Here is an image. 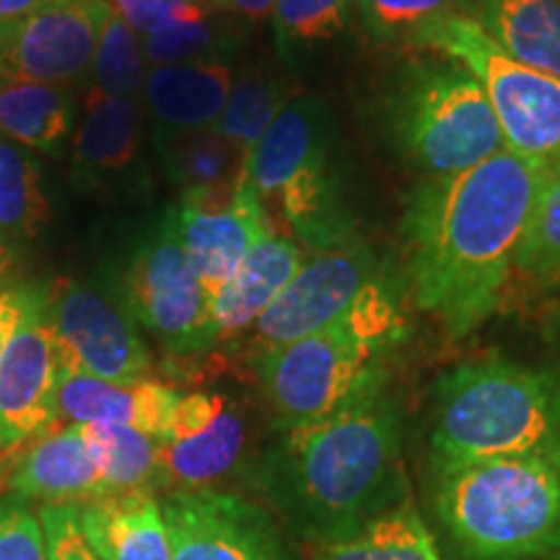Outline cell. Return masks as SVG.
<instances>
[{"instance_id":"1","label":"cell","mask_w":560,"mask_h":560,"mask_svg":"<svg viewBox=\"0 0 560 560\" xmlns=\"http://www.w3.org/2000/svg\"><path fill=\"white\" fill-rule=\"evenodd\" d=\"M545 166L503 149L467 172L423 179L405 198L412 296L452 338L499 310Z\"/></svg>"},{"instance_id":"2","label":"cell","mask_w":560,"mask_h":560,"mask_svg":"<svg viewBox=\"0 0 560 560\" xmlns=\"http://www.w3.org/2000/svg\"><path fill=\"white\" fill-rule=\"evenodd\" d=\"M252 478L301 540L353 535L410 501L395 405L382 389L332 416L276 425Z\"/></svg>"},{"instance_id":"3","label":"cell","mask_w":560,"mask_h":560,"mask_svg":"<svg viewBox=\"0 0 560 560\" xmlns=\"http://www.w3.org/2000/svg\"><path fill=\"white\" fill-rule=\"evenodd\" d=\"M405 330L400 283L384 270L335 325L252 355L276 425L310 423L382 392Z\"/></svg>"},{"instance_id":"4","label":"cell","mask_w":560,"mask_h":560,"mask_svg":"<svg viewBox=\"0 0 560 560\" xmlns=\"http://www.w3.org/2000/svg\"><path fill=\"white\" fill-rule=\"evenodd\" d=\"M503 457H560V371L490 355L436 382L431 467Z\"/></svg>"},{"instance_id":"5","label":"cell","mask_w":560,"mask_h":560,"mask_svg":"<svg viewBox=\"0 0 560 560\" xmlns=\"http://www.w3.org/2000/svg\"><path fill=\"white\" fill-rule=\"evenodd\" d=\"M433 511L467 560L560 556V457L431 467Z\"/></svg>"},{"instance_id":"6","label":"cell","mask_w":560,"mask_h":560,"mask_svg":"<svg viewBox=\"0 0 560 560\" xmlns=\"http://www.w3.org/2000/svg\"><path fill=\"white\" fill-rule=\"evenodd\" d=\"M382 128L425 179L467 172L506 149L486 91L452 60H416L389 81Z\"/></svg>"},{"instance_id":"7","label":"cell","mask_w":560,"mask_h":560,"mask_svg":"<svg viewBox=\"0 0 560 560\" xmlns=\"http://www.w3.org/2000/svg\"><path fill=\"white\" fill-rule=\"evenodd\" d=\"M412 47L446 55L480 83L506 151L535 164L560 161V79L516 62L472 16L425 26Z\"/></svg>"},{"instance_id":"8","label":"cell","mask_w":560,"mask_h":560,"mask_svg":"<svg viewBox=\"0 0 560 560\" xmlns=\"http://www.w3.org/2000/svg\"><path fill=\"white\" fill-rule=\"evenodd\" d=\"M112 285L138 327L170 353L195 355L221 340L210 296L182 247L174 206L161 210L130 244Z\"/></svg>"},{"instance_id":"9","label":"cell","mask_w":560,"mask_h":560,"mask_svg":"<svg viewBox=\"0 0 560 560\" xmlns=\"http://www.w3.org/2000/svg\"><path fill=\"white\" fill-rule=\"evenodd\" d=\"M47 310L66 369L104 382H136L151 369L149 342L112 280L66 283Z\"/></svg>"},{"instance_id":"10","label":"cell","mask_w":560,"mask_h":560,"mask_svg":"<svg viewBox=\"0 0 560 560\" xmlns=\"http://www.w3.org/2000/svg\"><path fill=\"white\" fill-rule=\"evenodd\" d=\"M384 270L380 255L363 240L317 252L255 322V353L335 325Z\"/></svg>"},{"instance_id":"11","label":"cell","mask_w":560,"mask_h":560,"mask_svg":"<svg viewBox=\"0 0 560 560\" xmlns=\"http://www.w3.org/2000/svg\"><path fill=\"white\" fill-rule=\"evenodd\" d=\"M172 560H291L276 520L219 488L172 490L164 501Z\"/></svg>"},{"instance_id":"12","label":"cell","mask_w":560,"mask_h":560,"mask_svg":"<svg viewBox=\"0 0 560 560\" xmlns=\"http://www.w3.org/2000/svg\"><path fill=\"white\" fill-rule=\"evenodd\" d=\"M109 0H70L24 19L0 21V86L86 81Z\"/></svg>"},{"instance_id":"13","label":"cell","mask_w":560,"mask_h":560,"mask_svg":"<svg viewBox=\"0 0 560 560\" xmlns=\"http://www.w3.org/2000/svg\"><path fill=\"white\" fill-rule=\"evenodd\" d=\"M47 304L50 296L34 306L0 359V450L37 436L58 418L66 363Z\"/></svg>"},{"instance_id":"14","label":"cell","mask_w":560,"mask_h":560,"mask_svg":"<svg viewBox=\"0 0 560 560\" xmlns=\"http://www.w3.org/2000/svg\"><path fill=\"white\" fill-rule=\"evenodd\" d=\"M143 112L138 100L89 89L70 153V182L86 195H125L143 187Z\"/></svg>"},{"instance_id":"15","label":"cell","mask_w":560,"mask_h":560,"mask_svg":"<svg viewBox=\"0 0 560 560\" xmlns=\"http://www.w3.org/2000/svg\"><path fill=\"white\" fill-rule=\"evenodd\" d=\"M247 423L221 392L182 395L170 433L159 441L166 480L177 490L210 488L242 459Z\"/></svg>"},{"instance_id":"16","label":"cell","mask_w":560,"mask_h":560,"mask_svg":"<svg viewBox=\"0 0 560 560\" xmlns=\"http://www.w3.org/2000/svg\"><path fill=\"white\" fill-rule=\"evenodd\" d=\"M174 208L182 247L210 301L234 278L252 244L272 231L260 198L244 185H236L223 206L198 208L179 202Z\"/></svg>"},{"instance_id":"17","label":"cell","mask_w":560,"mask_h":560,"mask_svg":"<svg viewBox=\"0 0 560 560\" xmlns=\"http://www.w3.org/2000/svg\"><path fill=\"white\" fill-rule=\"evenodd\" d=\"M335 151L332 112L319 96H296L280 109L265 136L247 151L236 185L272 200L296 172Z\"/></svg>"},{"instance_id":"18","label":"cell","mask_w":560,"mask_h":560,"mask_svg":"<svg viewBox=\"0 0 560 560\" xmlns=\"http://www.w3.org/2000/svg\"><path fill=\"white\" fill-rule=\"evenodd\" d=\"M182 392L161 382H104L66 369L58 395V416L70 423L130 425L161 441L170 433Z\"/></svg>"},{"instance_id":"19","label":"cell","mask_w":560,"mask_h":560,"mask_svg":"<svg viewBox=\"0 0 560 560\" xmlns=\"http://www.w3.org/2000/svg\"><path fill=\"white\" fill-rule=\"evenodd\" d=\"M231 68L226 60H192L149 68L143 102L156 132L210 130L229 102Z\"/></svg>"},{"instance_id":"20","label":"cell","mask_w":560,"mask_h":560,"mask_svg":"<svg viewBox=\"0 0 560 560\" xmlns=\"http://www.w3.org/2000/svg\"><path fill=\"white\" fill-rule=\"evenodd\" d=\"M9 493L26 501L86 503L102 499V475L81 423L47 433L9 475Z\"/></svg>"},{"instance_id":"21","label":"cell","mask_w":560,"mask_h":560,"mask_svg":"<svg viewBox=\"0 0 560 560\" xmlns=\"http://www.w3.org/2000/svg\"><path fill=\"white\" fill-rule=\"evenodd\" d=\"M81 529L100 560H172L170 527L153 493H117L81 503Z\"/></svg>"},{"instance_id":"22","label":"cell","mask_w":560,"mask_h":560,"mask_svg":"<svg viewBox=\"0 0 560 560\" xmlns=\"http://www.w3.org/2000/svg\"><path fill=\"white\" fill-rule=\"evenodd\" d=\"M301 265H304V257H301L299 244L278 236L276 231L252 244L234 278L210 301L219 338L255 327V322L268 312V306L291 283Z\"/></svg>"},{"instance_id":"23","label":"cell","mask_w":560,"mask_h":560,"mask_svg":"<svg viewBox=\"0 0 560 560\" xmlns=\"http://www.w3.org/2000/svg\"><path fill=\"white\" fill-rule=\"evenodd\" d=\"M156 151L166 179L187 206H223L240 182L244 153L221 132H156Z\"/></svg>"},{"instance_id":"24","label":"cell","mask_w":560,"mask_h":560,"mask_svg":"<svg viewBox=\"0 0 560 560\" xmlns=\"http://www.w3.org/2000/svg\"><path fill=\"white\" fill-rule=\"evenodd\" d=\"M276 202L293 234L314 252H330L359 242L353 208L332 170V153L322 156L291 177Z\"/></svg>"},{"instance_id":"25","label":"cell","mask_w":560,"mask_h":560,"mask_svg":"<svg viewBox=\"0 0 560 560\" xmlns=\"http://www.w3.org/2000/svg\"><path fill=\"white\" fill-rule=\"evenodd\" d=\"M75 91L58 83H5L0 86V136L62 159L75 128Z\"/></svg>"},{"instance_id":"26","label":"cell","mask_w":560,"mask_h":560,"mask_svg":"<svg viewBox=\"0 0 560 560\" xmlns=\"http://www.w3.org/2000/svg\"><path fill=\"white\" fill-rule=\"evenodd\" d=\"M475 13L503 52L560 79V0H480Z\"/></svg>"},{"instance_id":"27","label":"cell","mask_w":560,"mask_h":560,"mask_svg":"<svg viewBox=\"0 0 560 560\" xmlns=\"http://www.w3.org/2000/svg\"><path fill=\"white\" fill-rule=\"evenodd\" d=\"M312 560H444L416 503L376 516L353 535L314 545Z\"/></svg>"},{"instance_id":"28","label":"cell","mask_w":560,"mask_h":560,"mask_svg":"<svg viewBox=\"0 0 560 560\" xmlns=\"http://www.w3.org/2000/svg\"><path fill=\"white\" fill-rule=\"evenodd\" d=\"M83 436L102 475L104 495L153 493L170 486L159 441L130 425L91 423Z\"/></svg>"},{"instance_id":"29","label":"cell","mask_w":560,"mask_h":560,"mask_svg":"<svg viewBox=\"0 0 560 560\" xmlns=\"http://www.w3.org/2000/svg\"><path fill=\"white\" fill-rule=\"evenodd\" d=\"M52 208L30 149L0 136V236L32 242L50 226Z\"/></svg>"},{"instance_id":"30","label":"cell","mask_w":560,"mask_h":560,"mask_svg":"<svg viewBox=\"0 0 560 560\" xmlns=\"http://www.w3.org/2000/svg\"><path fill=\"white\" fill-rule=\"evenodd\" d=\"M145 75H149V66L140 50L138 34L109 3L102 19L100 39H96L89 89L107 96H120V100H138Z\"/></svg>"},{"instance_id":"31","label":"cell","mask_w":560,"mask_h":560,"mask_svg":"<svg viewBox=\"0 0 560 560\" xmlns=\"http://www.w3.org/2000/svg\"><path fill=\"white\" fill-rule=\"evenodd\" d=\"M289 102V89L278 79L244 73L231 83L229 102L213 130L221 132L229 143H234L247 156V151L265 136V130L270 128Z\"/></svg>"},{"instance_id":"32","label":"cell","mask_w":560,"mask_h":560,"mask_svg":"<svg viewBox=\"0 0 560 560\" xmlns=\"http://www.w3.org/2000/svg\"><path fill=\"white\" fill-rule=\"evenodd\" d=\"M514 265L535 283L560 285V161L545 166Z\"/></svg>"},{"instance_id":"33","label":"cell","mask_w":560,"mask_h":560,"mask_svg":"<svg viewBox=\"0 0 560 560\" xmlns=\"http://www.w3.org/2000/svg\"><path fill=\"white\" fill-rule=\"evenodd\" d=\"M355 3L371 37L412 45V39L425 26L478 11L480 0H355Z\"/></svg>"},{"instance_id":"34","label":"cell","mask_w":560,"mask_h":560,"mask_svg":"<svg viewBox=\"0 0 560 560\" xmlns=\"http://www.w3.org/2000/svg\"><path fill=\"white\" fill-rule=\"evenodd\" d=\"M353 3L355 0H276L270 16L280 55L291 60L299 50L335 37L346 26Z\"/></svg>"},{"instance_id":"35","label":"cell","mask_w":560,"mask_h":560,"mask_svg":"<svg viewBox=\"0 0 560 560\" xmlns=\"http://www.w3.org/2000/svg\"><path fill=\"white\" fill-rule=\"evenodd\" d=\"M138 39L149 68L192 60H223V55L231 47L229 34L221 32L215 24H210L208 11L195 13L190 19L174 21V24L161 30L159 34Z\"/></svg>"},{"instance_id":"36","label":"cell","mask_w":560,"mask_h":560,"mask_svg":"<svg viewBox=\"0 0 560 560\" xmlns=\"http://www.w3.org/2000/svg\"><path fill=\"white\" fill-rule=\"evenodd\" d=\"M0 560H47L39 516L30 501L13 493L0 499Z\"/></svg>"},{"instance_id":"37","label":"cell","mask_w":560,"mask_h":560,"mask_svg":"<svg viewBox=\"0 0 560 560\" xmlns=\"http://www.w3.org/2000/svg\"><path fill=\"white\" fill-rule=\"evenodd\" d=\"M47 560H100L81 529V503H45L39 509Z\"/></svg>"},{"instance_id":"38","label":"cell","mask_w":560,"mask_h":560,"mask_svg":"<svg viewBox=\"0 0 560 560\" xmlns=\"http://www.w3.org/2000/svg\"><path fill=\"white\" fill-rule=\"evenodd\" d=\"M109 3L128 21V26L138 37H151V34H159L174 24V21L190 19L195 13L206 11L185 3V0H109Z\"/></svg>"},{"instance_id":"39","label":"cell","mask_w":560,"mask_h":560,"mask_svg":"<svg viewBox=\"0 0 560 560\" xmlns=\"http://www.w3.org/2000/svg\"><path fill=\"white\" fill-rule=\"evenodd\" d=\"M47 299V291L42 285H5L0 289V359L21 322L30 317L34 306H39Z\"/></svg>"},{"instance_id":"40","label":"cell","mask_w":560,"mask_h":560,"mask_svg":"<svg viewBox=\"0 0 560 560\" xmlns=\"http://www.w3.org/2000/svg\"><path fill=\"white\" fill-rule=\"evenodd\" d=\"M60 3H70V0H0V21L32 16V13L47 11Z\"/></svg>"},{"instance_id":"41","label":"cell","mask_w":560,"mask_h":560,"mask_svg":"<svg viewBox=\"0 0 560 560\" xmlns=\"http://www.w3.org/2000/svg\"><path fill=\"white\" fill-rule=\"evenodd\" d=\"M272 5H276V0H219V9L234 11L240 13V16L252 19V21L270 16Z\"/></svg>"},{"instance_id":"42","label":"cell","mask_w":560,"mask_h":560,"mask_svg":"<svg viewBox=\"0 0 560 560\" xmlns=\"http://www.w3.org/2000/svg\"><path fill=\"white\" fill-rule=\"evenodd\" d=\"M16 262H19V244H13L0 236V289H3V280L11 276L13 268H16Z\"/></svg>"},{"instance_id":"43","label":"cell","mask_w":560,"mask_h":560,"mask_svg":"<svg viewBox=\"0 0 560 560\" xmlns=\"http://www.w3.org/2000/svg\"><path fill=\"white\" fill-rule=\"evenodd\" d=\"M185 3L198 5V9H219V0H185Z\"/></svg>"},{"instance_id":"44","label":"cell","mask_w":560,"mask_h":560,"mask_svg":"<svg viewBox=\"0 0 560 560\" xmlns=\"http://www.w3.org/2000/svg\"><path fill=\"white\" fill-rule=\"evenodd\" d=\"M552 330H556L558 338H560V312L556 314V319H552Z\"/></svg>"},{"instance_id":"45","label":"cell","mask_w":560,"mask_h":560,"mask_svg":"<svg viewBox=\"0 0 560 560\" xmlns=\"http://www.w3.org/2000/svg\"><path fill=\"white\" fill-rule=\"evenodd\" d=\"M556 560H560V556H556Z\"/></svg>"}]
</instances>
